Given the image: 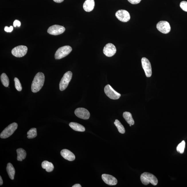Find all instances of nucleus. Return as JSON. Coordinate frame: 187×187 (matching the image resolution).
Returning a JSON list of instances; mask_svg holds the SVG:
<instances>
[{"label":"nucleus","mask_w":187,"mask_h":187,"mask_svg":"<svg viewBox=\"0 0 187 187\" xmlns=\"http://www.w3.org/2000/svg\"><path fill=\"white\" fill-rule=\"evenodd\" d=\"M21 25V23L19 21L17 20H15L14 21V23H13V26H14L15 27H16V26H18V27L20 26Z\"/></svg>","instance_id":"30"},{"label":"nucleus","mask_w":187,"mask_h":187,"mask_svg":"<svg viewBox=\"0 0 187 187\" xmlns=\"http://www.w3.org/2000/svg\"><path fill=\"white\" fill-rule=\"evenodd\" d=\"M17 153V160L18 161H22L26 158V151L22 148H18L16 150Z\"/></svg>","instance_id":"21"},{"label":"nucleus","mask_w":187,"mask_h":187,"mask_svg":"<svg viewBox=\"0 0 187 187\" xmlns=\"http://www.w3.org/2000/svg\"><path fill=\"white\" fill-rule=\"evenodd\" d=\"M54 2L57 3H61L63 2L64 0H53Z\"/></svg>","instance_id":"31"},{"label":"nucleus","mask_w":187,"mask_h":187,"mask_svg":"<svg viewBox=\"0 0 187 187\" xmlns=\"http://www.w3.org/2000/svg\"><path fill=\"white\" fill-rule=\"evenodd\" d=\"M14 80L15 81V87L16 89L18 91H21L22 90V88L19 80L18 79V78H17L15 77Z\"/></svg>","instance_id":"26"},{"label":"nucleus","mask_w":187,"mask_h":187,"mask_svg":"<svg viewBox=\"0 0 187 187\" xmlns=\"http://www.w3.org/2000/svg\"><path fill=\"white\" fill-rule=\"evenodd\" d=\"M123 116L128 124L131 125H134V120L133 119L132 115L131 113L129 112H125L123 113Z\"/></svg>","instance_id":"20"},{"label":"nucleus","mask_w":187,"mask_h":187,"mask_svg":"<svg viewBox=\"0 0 187 187\" xmlns=\"http://www.w3.org/2000/svg\"><path fill=\"white\" fill-rule=\"evenodd\" d=\"M1 83L5 87H8L9 85V81L8 78L6 73H3L1 76Z\"/></svg>","instance_id":"22"},{"label":"nucleus","mask_w":187,"mask_h":187,"mask_svg":"<svg viewBox=\"0 0 187 187\" xmlns=\"http://www.w3.org/2000/svg\"><path fill=\"white\" fill-rule=\"evenodd\" d=\"M81 185L80 184H77L73 185L72 186V187H81Z\"/></svg>","instance_id":"32"},{"label":"nucleus","mask_w":187,"mask_h":187,"mask_svg":"<svg viewBox=\"0 0 187 187\" xmlns=\"http://www.w3.org/2000/svg\"><path fill=\"white\" fill-rule=\"evenodd\" d=\"M28 50L27 47L21 45L13 48L11 50V53L16 57H22L26 55Z\"/></svg>","instance_id":"6"},{"label":"nucleus","mask_w":187,"mask_h":187,"mask_svg":"<svg viewBox=\"0 0 187 187\" xmlns=\"http://www.w3.org/2000/svg\"><path fill=\"white\" fill-rule=\"evenodd\" d=\"M140 180L144 185H148L150 183L154 186L157 184L158 181L156 176L151 173L148 172L143 173L140 176Z\"/></svg>","instance_id":"2"},{"label":"nucleus","mask_w":187,"mask_h":187,"mask_svg":"<svg viewBox=\"0 0 187 187\" xmlns=\"http://www.w3.org/2000/svg\"><path fill=\"white\" fill-rule=\"evenodd\" d=\"M44 81L45 76L43 73H37L32 83L31 90L33 93L38 92L40 90L44 85Z\"/></svg>","instance_id":"1"},{"label":"nucleus","mask_w":187,"mask_h":187,"mask_svg":"<svg viewBox=\"0 0 187 187\" xmlns=\"http://www.w3.org/2000/svg\"><path fill=\"white\" fill-rule=\"evenodd\" d=\"M64 27L59 25H54L48 28L47 32L49 34L57 36L62 34L65 31Z\"/></svg>","instance_id":"8"},{"label":"nucleus","mask_w":187,"mask_h":187,"mask_svg":"<svg viewBox=\"0 0 187 187\" xmlns=\"http://www.w3.org/2000/svg\"><path fill=\"white\" fill-rule=\"evenodd\" d=\"M72 76L73 73L71 71L65 73L59 83V88L61 91H64L67 88Z\"/></svg>","instance_id":"5"},{"label":"nucleus","mask_w":187,"mask_h":187,"mask_svg":"<svg viewBox=\"0 0 187 187\" xmlns=\"http://www.w3.org/2000/svg\"><path fill=\"white\" fill-rule=\"evenodd\" d=\"M116 16L119 20L123 22H127L130 19L129 13L125 10H119L116 11Z\"/></svg>","instance_id":"11"},{"label":"nucleus","mask_w":187,"mask_h":187,"mask_svg":"<svg viewBox=\"0 0 187 187\" xmlns=\"http://www.w3.org/2000/svg\"><path fill=\"white\" fill-rule=\"evenodd\" d=\"M114 124L117 128L118 131L120 133H122V134H124L125 133V128L119 120H116L114 122Z\"/></svg>","instance_id":"23"},{"label":"nucleus","mask_w":187,"mask_h":187,"mask_svg":"<svg viewBox=\"0 0 187 187\" xmlns=\"http://www.w3.org/2000/svg\"><path fill=\"white\" fill-rule=\"evenodd\" d=\"M6 170L9 178L11 180H14L15 173V170L11 163H8L7 166Z\"/></svg>","instance_id":"17"},{"label":"nucleus","mask_w":187,"mask_h":187,"mask_svg":"<svg viewBox=\"0 0 187 187\" xmlns=\"http://www.w3.org/2000/svg\"><path fill=\"white\" fill-rule=\"evenodd\" d=\"M95 6L94 0H86L83 3V7L87 12H90L93 11Z\"/></svg>","instance_id":"16"},{"label":"nucleus","mask_w":187,"mask_h":187,"mask_svg":"<svg viewBox=\"0 0 187 187\" xmlns=\"http://www.w3.org/2000/svg\"><path fill=\"white\" fill-rule=\"evenodd\" d=\"M116 49L114 44L111 43L106 44L103 49V53L108 57H111L116 54Z\"/></svg>","instance_id":"13"},{"label":"nucleus","mask_w":187,"mask_h":187,"mask_svg":"<svg viewBox=\"0 0 187 187\" xmlns=\"http://www.w3.org/2000/svg\"><path fill=\"white\" fill-rule=\"evenodd\" d=\"M27 135V138L28 139L35 138L37 135L36 128H31L28 131Z\"/></svg>","instance_id":"24"},{"label":"nucleus","mask_w":187,"mask_h":187,"mask_svg":"<svg viewBox=\"0 0 187 187\" xmlns=\"http://www.w3.org/2000/svg\"><path fill=\"white\" fill-rule=\"evenodd\" d=\"M61 154L63 158L68 161H73L75 159L74 154L68 149H63L62 150Z\"/></svg>","instance_id":"15"},{"label":"nucleus","mask_w":187,"mask_h":187,"mask_svg":"<svg viewBox=\"0 0 187 187\" xmlns=\"http://www.w3.org/2000/svg\"><path fill=\"white\" fill-rule=\"evenodd\" d=\"M156 27L159 31L163 34H167L171 31L169 23L166 21H161L157 24Z\"/></svg>","instance_id":"9"},{"label":"nucleus","mask_w":187,"mask_h":187,"mask_svg":"<svg viewBox=\"0 0 187 187\" xmlns=\"http://www.w3.org/2000/svg\"><path fill=\"white\" fill-rule=\"evenodd\" d=\"M185 146V143L184 140L182 141L181 143L178 145L177 147L176 150L177 151L181 154H182L184 152Z\"/></svg>","instance_id":"25"},{"label":"nucleus","mask_w":187,"mask_h":187,"mask_svg":"<svg viewBox=\"0 0 187 187\" xmlns=\"http://www.w3.org/2000/svg\"><path fill=\"white\" fill-rule=\"evenodd\" d=\"M128 2L133 4H137L140 3L141 0H128Z\"/></svg>","instance_id":"29"},{"label":"nucleus","mask_w":187,"mask_h":187,"mask_svg":"<svg viewBox=\"0 0 187 187\" xmlns=\"http://www.w3.org/2000/svg\"><path fill=\"white\" fill-rule=\"evenodd\" d=\"M3 184V181L1 176H0V185H1Z\"/></svg>","instance_id":"33"},{"label":"nucleus","mask_w":187,"mask_h":187,"mask_svg":"<svg viewBox=\"0 0 187 187\" xmlns=\"http://www.w3.org/2000/svg\"><path fill=\"white\" fill-rule=\"evenodd\" d=\"M132 126V125H130V126Z\"/></svg>","instance_id":"34"},{"label":"nucleus","mask_w":187,"mask_h":187,"mask_svg":"<svg viewBox=\"0 0 187 187\" xmlns=\"http://www.w3.org/2000/svg\"><path fill=\"white\" fill-rule=\"evenodd\" d=\"M42 167L43 169H46V171L48 172H50L53 171L54 168L52 163L49 162L48 161H44L42 163Z\"/></svg>","instance_id":"19"},{"label":"nucleus","mask_w":187,"mask_h":187,"mask_svg":"<svg viewBox=\"0 0 187 187\" xmlns=\"http://www.w3.org/2000/svg\"><path fill=\"white\" fill-rule=\"evenodd\" d=\"M72 49L71 46H66L61 47L58 49L55 54V59H60L68 56L71 51Z\"/></svg>","instance_id":"3"},{"label":"nucleus","mask_w":187,"mask_h":187,"mask_svg":"<svg viewBox=\"0 0 187 187\" xmlns=\"http://www.w3.org/2000/svg\"><path fill=\"white\" fill-rule=\"evenodd\" d=\"M180 6L183 10L187 12V1H182L180 3Z\"/></svg>","instance_id":"27"},{"label":"nucleus","mask_w":187,"mask_h":187,"mask_svg":"<svg viewBox=\"0 0 187 187\" xmlns=\"http://www.w3.org/2000/svg\"><path fill=\"white\" fill-rule=\"evenodd\" d=\"M104 90L106 96L111 99L118 100L121 96L120 94L115 91L109 85L105 86Z\"/></svg>","instance_id":"7"},{"label":"nucleus","mask_w":187,"mask_h":187,"mask_svg":"<svg viewBox=\"0 0 187 187\" xmlns=\"http://www.w3.org/2000/svg\"><path fill=\"white\" fill-rule=\"evenodd\" d=\"M18 127V124L16 123H13L10 124L1 132L0 135L1 138L6 139L9 137L14 133Z\"/></svg>","instance_id":"4"},{"label":"nucleus","mask_w":187,"mask_h":187,"mask_svg":"<svg viewBox=\"0 0 187 187\" xmlns=\"http://www.w3.org/2000/svg\"><path fill=\"white\" fill-rule=\"evenodd\" d=\"M102 178L103 181L108 185H115L118 183L116 178L111 175L103 174L102 175Z\"/></svg>","instance_id":"14"},{"label":"nucleus","mask_w":187,"mask_h":187,"mask_svg":"<svg viewBox=\"0 0 187 187\" xmlns=\"http://www.w3.org/2000/svg\"><path fill=\"white\" fill-rule=\"evenodd\" d=\"M141 63L147 77H151L152 75V68L151 63L147 58L143 57L142 58Z\"/></svg>","instance_id":"10"},{"label":"nucleus","mask_w":187,"mask_h":187,"mask_svg":"<svg viewBox=\"0 0 187 187\" xmlns=\"http://www.w3.org/2000/svg\"><path fill=\"white\" fill-rule=\"evenodd\" d=\"M75 114L78 118L83 120L89 119L90 116L89 111L84 108H77L75 110Z\"/></svg>","instance_id":"12"},{"label":"nucleus","mask_w":187,"mask_h":187,"mask_svg":"<svg viewBox=\"0 0 187 187\" xmlns=\"http://www.w3.org/2000/svg\"><path fill=\"white\" fill-rule=\"evenodd\" d=\"M69 126L75 131L79 132H84L85 131V128L84 126L77 123H70Z\"/></svg>","instance_id":"18"},{"label":"nucleus","mask_w":187,"mask_h":187,"mask_svg":"<svg viewBox=\"0 0 187 187\" xmlns=\"http://www.w3.org/2000/svg\"><path fill=\"white\" fill-rule=\"evenodd\" d=\"M13 27L12 26H10V27H8V26H6L4 28V30L7 32H11L13 31Z\"/></svg>","instance_id":"28"}]
</instances>
